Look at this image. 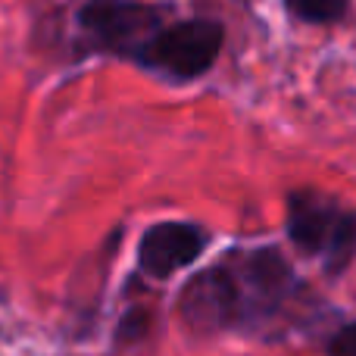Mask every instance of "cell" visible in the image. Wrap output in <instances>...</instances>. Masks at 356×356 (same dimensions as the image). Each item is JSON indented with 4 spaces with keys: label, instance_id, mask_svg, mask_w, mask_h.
Returning <instances> with one entry per match:
<instances>
[{
    "label": "cell",
    "instance_id": "cell-3",
    "mask_svg": "<svg viewBox=\"0 0 356 356\" xmlns=\"http://www.w3.org/2000/svg\"><path fill=\"white\" fill-rule=\"evenodd\" d=\"M225 31L213 19H184L175 25H163L144 50L135 56L147 69L169 75V79H197L203 75L216 60H219Z\"/></svg>",
    "mask_w": 356,
    "mask_h": 356
},
{
    "label": "cell",
    "instance_id": "cell-4",
    "mask_svg": "<svg viewBox=\"0 0 356 356\" xmlns=\"http://www.w3.org/2000/svg\"><path fill=\"white\" fill-rule=\"evenodd\" d=\"M79 25L97 47L138 56L163 29V10L138 0H91L81 6Z\"/></svg>",
    "mask_w": 356,
    "mask_h": 356
},
{
    "label": "cell",
    "instance_id": "cell-1",
    "mask_svg": "<svg viewBox=\"0 0 356 356\" xmlns=\"http://www.w3.org/2000/svg\"><path fill=\"white\" fill-rule=\"evenodd\" d=\"M297 288V275L282 250H234L184 284L178 313L184 325L207 334L250 328L275 316Z\"/></svg>",
    "mask_w": 356,
    "mask_h": 356
},
{
    "label": "cell",
    "instance_id": "cell-6",
    "mask_svg": "<svg viewBox=\"0 0 356 356\" xmlns=\"http://www.w3.org/2000/svg\"><path fill=\"white\" fill-rule=\"evenodd\" d=\"M347 3H350V0H288V10L294 13L297 19H303V22L325 25V22H334V19L344 16Z\"/></svg>",
    "mask_w": 356,
    "mask_h": 356
},
{
    "label": "cell",
    "instance_id": "cell-5",
    "mask_svg": "<svg viewBox=\"0 0 356 356\" xmlns=\"http://www.w3.org/2000/svg\"><path fill=\"white\" fill-rule=\"evenodd\" d=\"M207 247V232L191 222H156L138 244V266L144 275L166 282L169 275L188 269Z\"/></svg>",
    "mask_w": 356,
    "mask_h": 356
},
{
    "label": "cell",
    "instance_id": "cell-2",
    "mask_svg": "<svg viewBox=\"0 0 356 356\" xmlns=\"http://www.w3.org/2000/svg\"><path fill=\"white\" fill-rule=\"evenodd\" d=\"M288 234L332 275L344 272L356 257V213L319 191H294L288 197Z\"/></svg>",
    "mask_w": 356,
    "mask_h": 356
},
{
    "label": "cell",
    "instance_id": "cell-7",
    "mask_svg": "<svg viewBox=\"0 0 356 356\" xmlns=\"http://www.w3.org/2000/svg\"><path fill=\"white\" fill-rule=\"evenodd\" d=\"M328 356H356V322L353 325H344L332 334L328 341Z\"/></svg>",
    "mask_w": 356,
    "mask_h": 356
}]
</instances>
